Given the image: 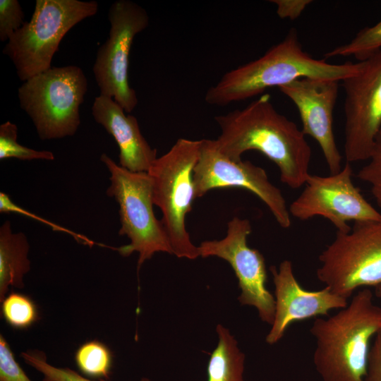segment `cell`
I'll return each mask as SVG.
<instances>
[{"mask_svg":"<svg viewBox=\"0 0 381 381\" xmlns=\"http://www.w3.org/2000/svg\"><path fill=\"white\" fill-rule=\"evenodd\" d=\"M214 119L221 129L217 147L229 159L238 162L245 152L258 151L277 165L285 185L294 189L305 185L310 175V146L301 129L276 110L270 95Z\"/></svg>","mask_w":381,"mask_h":381,"instance_id":"cell-1","label":"cell"},{"mask_svg":"<svg viewBox=\"0 0 381 381\" xmlns=\"http://www.w3.org/2000/svg\"><path fill=\"white\" fill-rule=\"evenodd\" d=\"M363 65V61L332 64L312 57L292 29L260 58L226 72L208 89L205 99L210 105L225 106L303 78L341 82L358 73Z\"/></svg>","mask_w":381,"mask_h":381,"instance_id":"cell-2","label":"cell"},{"mask_svg":"<svg viewBox=\"0 0 381 381\" xmlns=\"http://www.w3.org/2000/svg\"><path fill=\"white\" fill-rule=\"evenodd\" d=\"M381 330V307L365 288L333 315L318 318L313 361L322 381H365L370 344Z\"/></svg>","mask_w":381,"mask_h":381,"instance_id":"cell-3","label":"cell"},{"mask_svg":"<svg viewBox=\"0 0 381 381\" xmlns=\"http://www.w3.org/2000/svg\"><path fill=\"white\" fill-rule=\"evenodd\" d=\"M200 147V140L179 138L147 171L153 182V203L162 212L161 221L173 254L190 260L200 256L198 247L191 242L186 227V215L196 198L193 169Z\"/></svg>","mask_w":381,"mask_h":381,"instance_id":"cell-4","label":"cell"},{"mask_svg":"<svg viewBox=\"0 0 381 381\" xmlns=\"http://www.w3.org/2000/svg\"><path fill=\"white\" fill-rule=\"evenodd\" d=\"M98 6L95 1L36 0L30 20L10 37L2 51L13 62L20 80L24 82L52 68L66 34L95 16Z\"/></svg>","mask_w":381,"mask_h":381,"instance_id":"cell-5","label":"cell"},{"mask_svg":"<svg viewBox=\"0 0 381 381\" xmlns=\"http://www.w3.org/2000/svg\"><path fill=\"white\" fill-rule=\"evenodd\" d=\"M87 85L83 71L68 65L52 67L18 88L20 107L31 119L41 140L61 139L76 133Z\"/></svg>","mask_w":381,"mask_h":381,"instance_id":"cell-6","label":"cell"},{"mask_svg":"<svg viewBox=\"0 0 381 381\" xmlns=\"http://www.w3.org/2000/svg\"><path fill=\"white\" fill-rule=\"evenodd\" d=\"M101 162L110 173V185L106 193L119 205L120 236L130 243L118 248L123 256L139 254L138 270L157 252L173 254L171 246L161 220L153 211V182L147 172H132L103 153Z\"/></svg>","mask_w":381,"mask_h":381,"instance_id":"cell-7","label":"cell"},{"mask_svg":"<svg viewBox=\"0 0 381 381\" xmlns=\"http://www.w3.org/2000/svg\"><path fill=\"white\" fill-rule=\"evenodd\" d=\"M320 282L349 299L361 287L381 285V219L355 222L335 238L318 257Z\"/></svg>","mask_w":381,"mask_h":381,"instance_id":"cell-8","label":"cell"},{"mask_svg":"<svg viewBox=\"0 0 381 381\" xmlns=\"http://www.w3.org/2000/svg\"><path fill=\"white\" fill-rule=\"evenodd\" d=\"M108 20L109 37L97 50L92 72L99 95L113 98L130 113L138 97L129 85V54L135 35L148 26L149 16L138 4L117 0L109 8Z\"/></svg>","mask_w":381,"mask_h":381,"instance_id":"cell-9","label":"cell"},{"mask_svg":"<svg viewBox=\"0 0 381 381\" xmlns=\"http://www.w3.org/2000/svg\"><path fill=\"white\" fill-rule=\"evenodd\" d=\"M351 163L329 176L310 175L301 194L289 207L290 215L306 221L315 216L328 219L339 232H348L349 222L379 221V212L352 181Z\"/></svg>","mask_w":381,"mask_h":381,"instance_id":"cell-10","label":"cell"},{"mask_svg":"<svg viewBox=\"0 0 381 381\" xmlns=\"http://www.w3.org/2000/svg\"><path fill=\"white\" fill-rule=\"evenodd\" d=\"M193 182L196 198L214 188L237 187L249 190L266 205L281 227L291 226L286 200L281 190L270 181L265 170L250 161L229 159L220 152L214 140H200Z\"/></svg>","mask_w":381,"mask_h":381,"instance_id":"cell-11","label":"cell"},{"mask_svg":"<svg viewBox=\"0 0 381 381\" xmlns=\"http://www.w3.org/2000/svg\"><path fill=\"white\" fill-rule=\"evenodd\" d=\"M341 82L346 162L368 160L381 131V50Z\"/></svg>","mask_w":381,"mask_h":381,"instance_id":"cell-12","label":"cell"},{"mask_svg":"<svg viewBox=\"0 0 381 381\" xmlns=\"http://www.w3.org/2000/svg\"><path fill=\"white\" fill-rule=\"evenodd\" d=\"M251 231L248 219L234 217L227 224L224 238L205 241L198 247L202 258L216 256L229 263L238 280L241 304L255 308L261 320L272 325L275 312L274 296L266 286L263 255L247 244Z\"/></svg>","mask_w":381,"mask_h":381,"instance_id":"cell-13","label":"cell"},{"mask_svg":"<svg viewBox=\"0 0 381 381\" xmlns=\"http://www.w3.org/2000/svg\"><path fill=\"white\" fill-rule=\"evenodd\" d=\"M339 83L303 78L279 87L296 107L302 132L316 140L330 174H336L341 169V155L336 143L333 126Z\"/></svg>","mask_w":381,"mask_h":381,"instance_id":"cell-14","label":"cell"},{"mask_svg":"<svg viewBox=\"0 0 381 381\" xmlns=\"http://www.w3.org/2000/svg\"><path fill=\"white\" fill-rule=\"evenodd\" d=\"M274 285L275 312L271 329L266 336L268 344L277 343L289 327L306 319L329 316L332 310L348 305L344 298L325 286L318 291L303 288L296 279L292 262L283 260L278 268L270 267Z\"/></svg>","mask_w":381,"mask_h":381,"instance_id":"cell-15","label":"cell"},{"mask_svg":"<svg viewBox=\"0 0 381 381\" xmlns=\"http://www.w3.org/2000/svg\"><path fill=\"white\" fill-rule=\"evenodd\" d=\"M125 112L113 98L100 95L92 106L93 119L119 146V165L132 172H147L157 158V150L142 135L137 119Z\"/></svg>","mask_w":381,"mask_h":381,"instance_id":"cell-16","label":"cell"},{"mask_svg":"<svg viewBox=\"0 0 381 381\" xmlns=\"http://www.w3.org/2000/svg\"><path fill=\"white\" fill-rule=\"evenodd\" d=\"M30 246L23 232L13 233L10 221L0 227V301L9 287L23 288V276L30 270Z\"/></svg>","mask_w":381,"mask_h":381,"instance_id":"cell-17","label":"cell"},{"mask_svg":"<svg viewBox=\"0 0 381 381\" xmlns=\"http://www.w3.org/2000/svg\"><path fill=\"white\" fill-rule=\"evenodd\" d=\"M218 344L210 355L207 365V381H245V354L229 330L217 326Z\"/></svg>","mask_w":381,"mask_h":381,"instance_id":"cell-18","label":"cell"},{"mask_svg":"<svg viewBox=\"0 0 381 381\" xmlns=\"http://www.w3.org/2000/svg\"><path fill=\"white\" fill-rule=\"evenodd\" d=\"M75 362L85 377L92 380H108L111 373L113 354L102 342L88 341L76 350Z\"/></svg>","mask_w":381,"mask_h":381,"instance_id":"cell-19","label":"cell"},{"mask_svg":"<svg viewBox=\"0 0 381 381\" xmlns=\"http://www.w3.org/2000/svg\"><path fill=\"white\" fill-rule=\"evenodd\" d=\"M380 50L381 20L372 26L361 29L350 42L325 53V57L352 56L362 61Z\"/></svg>","mask_w":381,"mask_h":381,"instance_id":"cell-20","label":"cell"},{"mask_svg":"<svg viewBox=\"0 0 381 381\" xmlns=\"http://www.w3.org/2000/svg\"><path fill=\"white\" fill-rule=\"evenodd\" d=\"M1 315L8 325L16 329L31 327L39 318L35 302L27 295L13 291L1 301Z\"/></svg>","mask_w":381,"mask_h":381,"instance_id":"cell-21","label":"cell"},{"mask_svg":"<svg viewBox=\"0 0 381 381\" xmlns=\"http://www.w3.org/2000/svg\"><path fill=\"white\" fill-rule=\"evenodd\" d=\"M18 127L10 121L0 126V159L16 158L20 160L54 159V154L47 150H36L17 142Z\"/></svg>","mask_w":381,"mask_h":381,"instance_id":"cell-22","label":"cell"},{"mask_svg":"<svg viewBox=\"0 0 381 381\" xmlns=\"http://www.w3.org/2000/svg\"><path fill=\"white\" fill-rule=\"evenodd\" d=\"M21 356L26 363L43 375V381H108L106 380H92L81 375L69 368H58L47 361L45 354L40 351L23 352ZM139 381H151L143 377Z\"/></svg>","mask_w":381,"mask_h":381,"instance_id":"cell-23","label":"cell"},{"mask_svg":"<svg viewBox=\"0 0 381 381\" xmlns=\"http://www.w3.org/2000/svg\"><path fill=\"white\" fill-rule=\"evenodd\" d=\"M357 176L369 185L370 192L381 209V132L377 138L368 162L358 171Z\"/></svg>","mask_w":381,"mask_h":381,"instance_id":"cell-24","label":"cell"},{"mask_svg":"<svg viewBox=\"0 0 381 381\" xmlns=\"http://www.w3.org/2000/svg\"><path fill=\"white\" fill-rule=\"evenodd\" d=\"M18 0H0V40L8 41L25 23Z\"/></svg>","mask_w":381,"mask_h":381,"instance_id":"cell-25","label":"cell"},{"mask_svg":"<svg viewBox=\"0 0 381 381\" xmlns=\"http://www.w3.org/2000/svg\"><path fill=\"white\" fill-rule=\"evenodd\" d=\"M0 381H31L2 334L0 335Z\"/></svg>","mask_w":381,"mask_h":381,"instance_id":"cell-26","label":"cell"},{"mask_svg":"<svg viewBox=\"0 0 381 381\" xmlns=\"http://www.w3.org/2000/svg\"><path fill=\"white\" fill-rule=\"evenodd\" d=\"M277 6V13L280 18L295 20L313 2L311 0H271Z\"/></svg>","mask_w":381,"mask_h":381,"instance_id":"cell-27","label":"cell"},{"mask_svg":"<svg viewBox=\"0 0 381 381\" xmlns=\"http://www.w3.org/2000/svg\"><path fill=\"white\" fill-rule=\"evenodd\" d=\"M365 381H381V330L370 347Z\"/></svg>","mask_w":381,"mask_h":381,"instance_id":"cell-28","label":"cell"},{"mask_svg":"<svg viewBox=\"0 0 381 381\" xmlns=\"http://www.w3.org/2000/svg\"><path fill=\"white\" fill-rule=\"evenodd\" d=\"M375 296L381 299V285L375 288Z\"/></svg>","mask_w":381,"mask_h":381,"instance_id":"cell-29","label":"cell"},{"mask_svg":"<svg viewBox=\"0 0 381 381\" xmlns=\"http://www.w3.org/2000/svg\"><path fill=\"white\" fill-rule=\"evenodd\" d=\"M380 132H381V131H380Z\"/></svg>","mask_w":381,"mask_h":381,"instance_id":"cell-30","label":"cell"}]
</instances>
